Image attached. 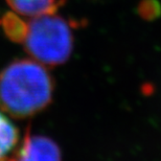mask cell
I'll use <instances>...</instances> for the list:
<instances>
[{"instance_id":"6da1fadb","label":"cell","mask_w":161,"mask_h":161,"mask_svg":"<svg viewBox=\"0 0 161 161\" xmlns=\"http://www.w3.org/2000/svg\"><path fill=\"white\" fill-rule=\"evenodd\" d=\"M54 82L46 66L33 59L15 60L0 71V110L25 119L53 102Z\"/></svg>"},{"instance_id":"8992f818","label":"cell","mask_w":161,"mask_h":161,"mask_svg":"<svg viewBox=\"0 0 161 161\" xmlns=\"http://www.w3.org/2000/svg\"><path fill=\"white\" fill-rule=\"evenodd\" d=\"M137 12L144 20H155L161 15V4L157 0H142L138 4Z\"/></svg>"},{"instance_id":"5b68a950","label":"cell","mask_w":161,"mask_h":161,"mask_svg":"<svg viewBox=\"0 0 161 161\" xmlns=\"http://www.w3.org/2000/svg\"><path fill=\"white\" fill-rule=\"evenodd\" d=\"M21 139L19 129L0 110V161H11Z\"/></svg>"},{"instance_id":"7a4b0ae2","label":"cell","mask_w":161,"mask_h":161,"mask_svg":"<svg viewBox=\"0 0 161 161\" xmlns=\"http://www.w3.org/2000/svg\"><path fill=\"white\" fill-rule=\"evenodd\" d=\"M2 24L9 39L20 42L28 56L44 66L62 65L71 56V24L54 12L26 19L9 13Z\"/></svg>"},{"instance_id":"3957f363","label":"cell","mask_w":161,"mask_h":161,"mask_svg":"<svg viewBox=\"0 0 161 161\" xmlns=\"http://www.w3.org/2000/svg\"><path fill=\"white\" fill-rule=\"evenodd\" d=\"M11 161H62V152L54 140L31 134L28 127Z\"/></svg>"},{"instance_id":"277c9868","label":"cell","mask_w":161,"mask_h":161,"mask_svg":"<svg viewBox=\"0 0 161 161\" xmlns=\"http://www.w3.org/2000/svg\"><path fill=\"white\" fill-rule=\"evenodd\" d=\"M11 14L20 18H33L56 12L60 0H4Z\"/></svg>"}]
</instances>
